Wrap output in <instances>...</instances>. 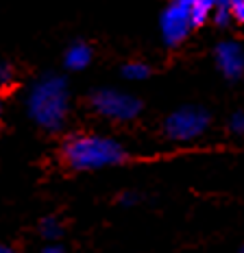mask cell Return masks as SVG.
<instances>
[{"instance_id": "1", "label": "cell", "mask_w": 244, "mask_h": 253, "mask_svg": "<svg viewBox=\"0 0 244 253\" xmlns=\"http://www.w3.org/2000/svg\"><path fill=\"white\" fill-rule=\"evenodd\" d=\"M70 89L61 75L46 72L31 83L26 92V112L31 120L46 131H59L68 118Z\"/></svg>"}, {"instance_id": "2", "label": "cell", "mask_w": 244, "mask_h": 253, "mask_svg": "<svg viewBox=\"0 0 244 253\" xmlns=\"http://www.w3.org/2000/svg\"><path fill=\"white\" fill-rule=\"evenodd\" d=\"M63 160L72 170H98L126 160V151L118 140L96 133L70 135L63 144Z\"/></svg>"}, {"instance_id": "3", "label": "cell", "mask_w": 244, "mask_h": 253, "mask_svg": "<svg viewBox=\"0 0 244 253\" xmlns=\"http://www.w3.org/2000/svg\"><path fill=\"white\" fill-rule=\"evenodd\" d=\"M209 126V112L199 105H183L174 109L163 123V133L166 138L174 142H190L196 140L207 131Z\"/></svg>"}, {"instance_id": "4", "label": "cell", "mask_w": 244, "mask_h": 253, "mask_svg": "<svg viewBox=\"0 0 244 253\" xmlns=\"http://www.w3.org/2000/svg\"><path fill=\"white\" fill-rule=\"evenodd\" d=\"M92 107L96 109L100 116L109 120H133L137 114L142 112V101L137 96L129 92H122V89H114V87H100L92 94L89 98Z\"/></svg>"}, {"instance_id": "5", "label": "cell", "mask_w": 244, "mask_h": 253, "mask_svg": "<svg viewBox=\"0 0 244 253\" xmlns=\"http://www.w3.org/2000/svg\"><path fill=\"white\" fill-rule=\"evenodd\" d=\"M192 29H194V24H192V15H190V7L179 2V0H172V2L163 9L162 18H159L162 38L166 42V46H170V48L181 44Z\"/></svg>"}, {"instance_id": "6", "label": "cell", "mask_w": 244, "mask_h": 253, "mask_svg": "<svg viewBox=\"0 0 244 253\" xmlns=\"http://www.w3.org/2000/svg\"><path fill=\"white\" fill-rule=\"evenodd\" d=\"M214 57H216L218 70L227 79L236 81V79H240L244 75V48L240 42H233V40L220 42L214 50Z\"/></svg>"}, {"instance_id": "7", "label": "cell", "mask_w": 244, "mask_h": 253, "mask_svg": "<svg viewBox=\"0 0 244 253\" xmlns=\"http://www.w3.org/2000/svg\"><path fill=\"white\" fill-rule=\"evenodd\" d=\"M92 57H94V52L89 48V44L77 40L68 46L66 52H63V66H66L68 70H74V72L85 70L89 63H92Z\"/></svg>"}, {"instance_id": "8", "label": "cell", "mask_w": 244, "mask_h": 253, "mask_svg": "<svg viewBox=\"0 0 244 253\" xmlns=\"http://www.w3.org/2000/svg\"><path fill=\"white\" fill-rule=\"evenodd\" d=\"M190 15H192L194 26H203L214 15V0H196L190 7Z\"/></svg>"}, {"instance_id": "9", "label": "cell", "mask_w": 244, "mask_h": 253, "mask_svg": "<svg viewBox=\"0 0 244 253\" xmlns=\"http://www.w3.org/2000/svg\"><path fill=\"white\" fill-rule=\"evenodd\" d=\"M218 26H227L233 20L231 15V0H214V15H211Z\"/></svg>"}, {"instance_id": "10", "label": "cell", "mask_w": 244, "mask_h": 253, "mask_svg": "<svg viewBox=\"0 0 244 253\" xmlns=\"http://www.w3.org/2000/svg\"><path fill=\"white\" fill-rule=\"evenodd\" d=\"M151 75V68L142 61H129L124 68H122V77L129 79V81H142Z\"/></svg>"}, {"instance_id": "11", "label": "cell", "mask_w": 244, "mask_h": 253, "mask_svg": "<svg viewBox=\"0 0 244 253\" xmlns=\"http://www.w3.org/2000/svg\"><path fill=\"white\" fill-rule=\"evenodd\" d=\"M40 231H41V236H44L46 240L55 242L61 236V223H59V218H55V216H46V218L41 220V225H40Z\"/></svg>"}, {"instance_id": "12", "label": "cell", "mask_w": 244, "mask_h": 253, "mask_svg": "<svg viewBox=\"0 0 244 253\" xmlns=\"http://www.w3.org/2000/svg\"><path fill=\"white\" fill-rule=\"evenodd\" d=\"M13 81V66L7 61H0V85H7Z\"/></svg>"}, {"instance_id": "13", "label": "cell", "mask_w": 244, "mask_h": 253, "mask_svg": "<svg viewBox=\"0 0 244 253\" xmlns=\"http://www.w3.org/2000/svg\"><path fill=\"white\" fill-rule=\"evenodd\" d=\"M229 129L233 131V133H244V112H236L231 116V120H229Z\"/></svg>"}, {"instance_id": "14", "label": "cell", "mask_w": 244, "mask_h": 253, "mask_svg": "<svg viewBox=\"0 0 244 253\" xmlns=\"http://www.w3.org/2000/svg\"><path fill=\"white\" fill-rule=\"evenodd\" d=\"M231 15L236 22L244 24V0H231Z\"/></svg>"}, {"instance_id": "15", "label": "cell", "mask_w": 244, "mask_h": 253, "mask_svg": "<svg viewBox=\"0 0 244 253\" xmlns=\"http://www.w3.org/2000/svg\"><path fill=\"white\" fill-rule=\"evenodd\" d=\"M137 201V194L135 192H124V194H120V203L122 205H133Z\"/></svg>"}, {"instance_id": "16", "label": "cell", "mask_w": 244, "mask_h": 253, "mask_svg": "<svg viewBox=\"0 0 244 253\" xmlns=\"http://www.w3.org/2000/svg\"><path fill=\"white\" fill-rule=\"evenodd\" d=\"M44 253H66V249L63 247H59V245H48L44 249Z\"/></svg>"}, {"instance_id": "17", "label": "cell", "mask_w": 244, "mask_h": 253, "mask_svg": "<svg viewBox=\"0 0 244 253\" xmlns=\"http://www.w3.org/2000/svg\"><path fill=\"white\" fill-rule=\"evenodd\" d=\"M0 253H15V249L9 245H0Z\"/></svg>"}, {"instance_id": "18", "label": "cell", "mask_w": 244, "mask_h": 253, "mask_svg": "<svg viewBox=\"0 0 244 253\" xmlns=\"http://www.w3.org/2000/svg\"><path fill=\"white\" fill-rule=\"evenodd\" d=\"M179 2H183V4H188V7H192V4L196 2V0H179Z\"/></svg>"}, {"instance_id": "19", "label": "cell", "mask_w": 244, "mask_h": 253, "mask_svg": "<svg viewBox=\"0 0 244 253\" xmlns=\"http://www.w3.org/2000/svg\"><path fill=\"white\" fill-rule=\"evenodd\" d=\"M240 253H244V245H242V249H240Z\"/></svg>"}, {"instance_id": "20", "label": "cell", "mask_w": 244, "mask_h": 253, "mask_svg": "<svg viewBox=\"0 0 244 253\" xmlns=\"http://www.w3.org/2000/svg\"><path fill=\"white\" fill-rule=\"evenodd\" d=\"M0 109H2V103H0Z\"/></svg>"}]
</instances>
